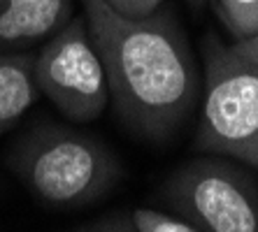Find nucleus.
<instances>
[{"mask_svg":"<svg viewBox=\"0 0 258 232\" xmlns=\"http://www.w3.org/2000/svg\"><path fill=\"white\" fill-rule=\"evenodd\" d=\"M109 84V102L128 132L151 144L172 139L200 98V72L186 33L165 10L142 19L105 0H79Z\"/></svg>","mask_w":258,"mask_h":232,"instance_id":"nucleus-1","label":"nucleus"},{"mask_svg":"<svg viewBox=\"0 0 258 232\" xmlns=\"http://www.w3.org/2000/svg\"><path fill=\"white\" fill-rule=\"evenodd\" d=\"M5 163L30 195L58 211L98 202L123 179V165L102 139L54 121L14 139Z\"/></svg>","mask_w":258,"mask_h":232,"instance_id":"nucleus-2","label":"nucleus"},{"mask_svg":"<svg viewBox=\"0 0 258 232\" xmlns=\"http://www.w3.org/2000/svg\"><path fill=\"white\" fill-rule=\"evenodd\" d=\"M193 149L258 172V63L216 35L205 42L203 107Z\"/></svg>","mask_w":258,"mask_h":232,"instance_id":"nucleus-3","label":"nucleus"},{"mask_svg":"<svg viewBox=\"0 0 258 232\" xmlns=\"http://www.w3.org/2000/svg\"><path fill=\"white\" fill-rule=\"evenodd\" d=\"M158 195L196 232H258V184L233 158H193L165 179Z\"/></svg>","mask_w":258,"mask_h":232,"instance_id":"nucleus-4","label":"nucleus"},{"mask_svg":"<svg viewBox=\"0 0 258 232\" xmlns=\"http://www.w3.org/2000/svg\"><path fill=\"white\" fill-rule=\"evenodd\" d=\"M35 79L40 93L68 121L91 123L105 114L109 84L84 14L72 17L42 42L35 56Z\"/></svg>","mask_w":258,"mask_h":232,"instance_id":"nucleus-5","label":"nucleus"},{"mask_svg":"<svg viewBox=\"0 0 258 232\" xmlns=\"http://www.w3.org/2000/svg\"><path fill=\"white\" fill-rule=\"evenodd\" d=\"M72 17V0H0V51L42 44Z\"/></svg>","mask_w":258,"mask_h":232,"instance_id":"nucleus-6","label":"nucleus"},{"mask_svg":"<svg viewBox=\"0 0 258 232\" xmlns=\"http://www.w3.org/2000/svg\"><path fill=\"white\" fill-rule=\"evenodd\" d=\"M40 96L35 54L0 51V135L12 130Z\"/></svg>","mask_w":258,"mask_h":232,"instance_id":"nucleus-7","label":"nucleus"},{"mask_svg":"<svg viewBox=\"0 0 258 232\" xmlns=\"http://www.w3.org/2000/svg\"><path fill=\"white\" fill-rule=\"evenodd\" d=\"M79 230L93 232H196L191 223L179 218L168 209H123V211H112L102 214L98 218L89 220Z\"/></svg>","mask_w":258,"mask_h":232,"instance_id":"nucleus-8","label":"nucleus"},{"mask_svg":"<svg viewBox=\"0 0 258 232\" xmlns=\"http://www.w3.org/2000/svg\"><path fill=\"white\" fill-rule=\"evenodd\" d=\"M214 12L233 40L258 33V0H214Z\"/></svg>","mask_w":258,"mask_h":232,"instance_id":"nucleus-9","label":"nucleus"},{"mask_svg":"<svg viewBox=\"0 0 258 232\" xmlns=\"http://www.w3.org/2000/svg\"><path fill=\"white\" fill-rule=\"evenodd\" d=\"M116 14L131 19H142L149 14L158 12L165 0H105Z\"/></svg>","mask_w":258,"mask_h":232,"instance_id":"nucleus-10","label":"nucleus"},{"mask_svg":"<svg viewBox=\"0 0 258 232\" xmlns=\"http://www.w3.org/2000/svg\"><path fill=\"white\" fill-rule=\"evenodd\" d=\"M233 49L237 54H242V56H246V58H251L258 63V33L251 37H244V40H235Z\"/></svg>","mask_w":258,"mask_h":232,"instance_id":"nucleus-11","label":"nucleus"},{"mask_svg":"<svg viewBox=\"0 0 258 232\" xmlns=\"http://www.w3.org/2000/svg\"><path fill=\"white\" fill-rule=\"evenodd\" d=\"M186 3H188L191 7H196V10H198V7H203L205 3H207V0H186Z\"/></svg>","mask_w":258,"mask_h":232,"instance_id":"nucleus-12","label":"nucleus"}]
</instances>
